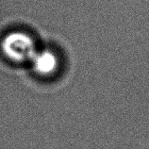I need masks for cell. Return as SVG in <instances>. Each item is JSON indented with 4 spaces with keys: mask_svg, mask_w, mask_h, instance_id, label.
<instances>
[{
    "mask_svg": "<svg viewBox=\"0 0 149 149\" xmlns=\"http://www.w3.org/2000/svg\"><path fill=\"white\" fill-rule=\"evenodd\" d=\"M0 49L7 60L13 63L30 62L38 47L30 33L22 29L10 30L3 35Z\"/></svg>",
    "mask_w": 149,
    "mask_h": 149,
    "instance_id": "cell-1",
    "label": "cell"
},
{
    "mask_svg": "<svg viewBox=\"0 0 149 149\" xmlns=\"http://www.w3.org/2000/svg\"><path fill=\"white\" fill-rule=\"evenodd\" d=\"M34 73L41 77H49L58 67V55L50 48L38 49L30 61Z\"/></svg>",
    "mask_w": 149,
    "mask_h": 149,
    "instance_id": "cell-2",
    "label": "cell"
}]
</instances>
